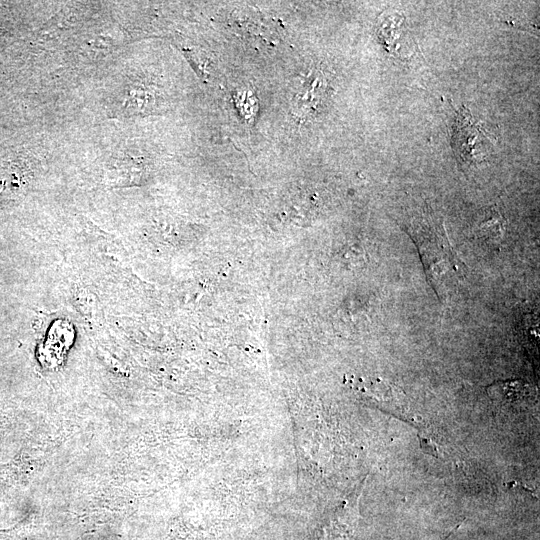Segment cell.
I'll return each instance as SVG.
<instances>
[{"mask_svg": "<svg viewBox=\"0 0 540 540\" xmlns=\"http://www.w3.org/2000/svg\"><path fill=\"white\" fill-rule=\"evenodd\" d=\"M407 233L415 242L432 288L442 300L456 292L466 273L452 249L442 222L431 215L413 219Z\"/></svg>", "mask_w": 540, "mask_h": 540, "instance_id": "6da1fadb", "label": "cell"}, {"mask_svg": "<svg viewBox=\"0 0 540 540\" xmlns=\"http://www.w3.org/2000/svg\"><path fill=\"white\" fill-rule=\"evenodd\" d=\"M492 140L469 110L462 106L455 118L452 147L457 160L465 167L480 164L492 150Z\"/></svg>", "mask_w": 540, "mask_h": 540, "instance_id": "7a4b0ae2", "label": "cell"}, {"mask_svg": "<svg viewBox=\"0 0 540 540\" xmlns=\"http://www.w3.org/2000/svg\"><path fill=\"white\" fill-rule=\"evenodd\" d=\"M155 92L152 87L141 82L129 84L121 96L120 112L128 115L149 113L156 102Z\"/></svg>", "mask_w": 540, "mask_h": 540, "instance_id": "3957f363", "label": "cell"}, {"mask_svg": "<svg viewBox=\"0 0 540 540\" xmlns=\"http://www.w3.org/2000/svg\"><path fill=\"white\" fill-rule=\"evenodd\" d=\"M493 387L497 388V394L501 395L505 401L513 402L517 398L524 394L525 387L521 382H505L502 384H494Z\"/></svg>", "mask_w": 540, "mask_h": 540, "instance_id": "277c9868", "label": "cell"}, {"mask_svg": "<svg viewBox=\"0 0 540 540\" xmlns=\"http://www.w3.org/2000/svg\"><path fill=\"white\" fill-rule=\"evenodd\" d=\"M238 105L241 113L246 119H251L257 111V102L255 97L250 92H242L238 96Z\"/></svg>", "mask_w": 540, "mask_h": 540, "instance_id": "5b68a950", "label": "cell"}]
</instances>
